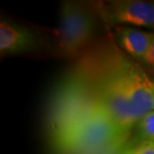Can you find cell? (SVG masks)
I'll return each mask as SVG.
<instances>
[{
    "label": "cell",
    "mask_w": 154,
    "mask_h": 154,
    "mask_svg": "<svg viewBox=\"0 0 154 154\" xmlns=\"http://www.w3.org/2000/svg\"><path fill=\"white\" fill-rule=\"evenodd\" d=\"M79 67L90 81L98 102L127 142L137 120L113 62L110 43L83 60Z\"/></svg>",
    "instance_id": "obj_1"
},
{
    "label": "cell",
    "mask_w": 154,
    "mask_h": 154,
    "mask_svg": "<svg viewBox=\"0 0 154 154\" xmlns=\"http://www.w3.org/2000/svg\"><path fill=\"white\" fill-rule=\"evenodd\" d=\"M125 143L100 104L71 125L50 135L54 154H96Z\"/></svg>",
    "instance_id": "obj_2"
},
{
    "label": "cell",
    "mask_w": 154,
    "mask_h": 154,
    "mask_svg": "<svg viewBox=\"0 0 154 154\" xmlns=\"http://www.w3.org/2000/svg\"><path fill=\"white\" fill-rule=\"evenodd\" d=\"M98 106L94 89L78 66L61 80L52 94L47 112L49 134L66 128Z\"/></svg>",
    "instance_id": "obj_3"
},
{
    "label": "cell",
    "mask_w": 154,
    "mask_h": 154,
    "mask_svg": "<svg viewBox=\"0 0 154 154\" xmlns=\"http://www.w3.org/2000/svg\"><path fill=\"white\" fill-rule=\"evenodd\" d=\"M110 50L138 122L141 117L154 110V78L139 62L124 53L117 44L110 43Z\"/></svg>",
    "instance_id": "obj_4"
},
{
    "label": "cell",
    "mask_w": 154,
    "mask_h": 154,
    "mask_svg": "<svg viewBox=\"0 0 154 154\" xmlns=\"http://www.w3.org/2000/svg\"><path fill=\"white\" fill-rule=\"evenodd\" d=\"M96 29V19L91 11L78 2L61 4L60 48L66 56H75L88 44Z\"/></svg>",
    "instance_id": "obj_5"
},
{
    "label": "cell",
    "mask_w": 154,
    "mask_h": 154,
    "mask_svg": "<svg viewBox=\"0 0 154 154\" xmlns=\"http://www.w3.org/2000/svg\"><path fill=\"white\" fill-rule=\"evenodd\" d=\"M94 11L109 25L129 24L154 30V1L113 0L93 4Z\"/></svg>",
    "instance_id": "obj_6"
},
{
    "label": "cell",
    "mask_w": 154,
    "mask_h": 154,
    "mask_svg": "<svg viewBox=\"0 0 154 154\" xmlns=\"http://www.w3.org/2000/svg\"><path fill=\"white\" fill-rule=\"evenodd\" d=\"M37 36L31 29L21 24L1 18L0 52L1 56L28 52L37 47Z\"/></svg>",
    "instance_id": "obj_7"
},
{
    "label": "cell",
    "mask_w": 154,
    "mask_h": 154,
    "mask_svg": "<svg viewBox=\"0 0 154 154\" xmlns=\"http://www.w3.org/2000/svg\"><path fill=\"white\" fill-rule=\"evenodd\" d=\"M154 37V32L134 28L118 27L115 32L117 46L137 62H140L148 50Z\"/></svg>",
    "instance_id": "obj_8"
},
{
    "label": "cell",
    "mask_w": 154,
    "mask_h": 154,
    "mask_svg": "<svg viewBox=\"0 0 154 154\" xmlns=\"http://www.w3.org/2000/svg\"><path fill=\"white\" fill-rule=\"evenodd\" d=\"M154 140V110L148 112L138 120L132 130L131 136L122 149L133 148L147 141Z\"/></svg>",
    "instance_id": "obj_9"
},
{
    "label": "cell",
    "mask_w": 154,
    "mask_h": 154,
    "mask_svg": "<svg viewBox=\"0 0 154 154\" xmlns=\"http://www.w3.org/2000/svg\"><path fill=\"white\" fill-rule=\"evenodd\" d=\"M119 154H154V141H147L133 148L122 149Z\"/></svg>",
    "instance_id": "obj_10"
},
{
    "label": "cell",
    "mask_w": 154,
    "mask_h": 154,
    "mask_svg": "<svg viewBox=\"0 0 154 154\" xmlns=\"http://www.w3.org/2000/svg\"><path fill=\"white\" fill-rule=\"evenodd\" d=\"M139 63L147 66L149 69L154 68V37H153L151 44L149 46L148 50H147L145 55H144V57L142 58V60H141Z\"/></svg>",
    "instance_id": "obj_11"
},
{
    "label": "cell",
    "mask_w": 154,
    "mask_h": 154,
    "mask_svg": "<svg viewBox=\"0 0 154 154\" xmlns=\"http://www.w3.org/2000/svg\"><path fill=\"white\" fill-rule=\"evenodd\" d=\"M123 146L124 145H114L112 147H110V148L104 150L102 152H99V153H96V154H119L121 152V150L123 148Z\"/></svg>",
    "instance_id": "obj_12"
},
{
    "label": "cell",
    "mask_w": 154,
    "mask_h": 154,
    "mask_svg": "<svg viewBox=\"0 0 154 154\" xmlns=\"http://www.w3.org/2000/svg\"><path fill=\"white\" fill-rule=\"evenodd\" d=\"M150 71H151V76L154 78V68H152V69H150Z\"/></svg>",
    "instance_id": "obj_13"
},
{
    "label": "cell",
    "mask_w": 154,
    "mask_h": 154,
    "mask_svg": "<svg viewBox=\"0 0 154 154\" xmlns=\"http://www.w3.org/2000/svg\"><path fill=\"white\" fill-rule=\"evenodd\" d=\"M153 141H154V140H153Z\"/></svg>",
    "instance_id": "obj_14"
}]
</instances>
